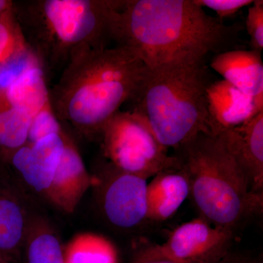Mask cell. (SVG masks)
<instances>
[{
	"label": "cell",
	"instance_id": "cell-1",
	"mask_svg": "<svg viewBox=\"0 0 263 263\" xmlns=\"http://www.w3.org/2000/svg\"><path fill=\"white\" fill-rule=\"evenodd\" d=\"M240 29L209 15L195 0H124L115 41L156 70L206 62L233 49Z\"/></svg>",
	"mask_w": 263,
	"mask_h": 263
},
{
	"label": "cell",
	"instance_id": "cell-2",
	"mask_svg": "<svg viewBox=\"0 0 263 263\" xmlns=\"http://www.w3.org/2000/svg\"><path fill=\"white\" fill-rule=\"evenodd\" d=\"M148 70L127 46L86 50L65 66L49 91L52 108L60 122L100 138L110 118L134 98Z\"/></svg>",
	"mask_w": 263,
	"mask_h": 263
},
{
	"label": "cell",
	"instance_id": "cell-3",
	"mask_svg": "<svg viewBox=\"0 0 263 263\" xmlns=\"http://www.w3.org/2000/svg\"><path fill=\"white\" fill-rule=\"evenodd\" d=\"M122 0H32L13 3L24 39L43 68L65 66L89 49L115 41Z\"/></svg>",
	"mask_w": 263,
	"mask_h": 263
},
{
	"label": "cell",
	"instance_id": "cell-4",
	"mask_svg": "<svg viewBox=\"0 0 263 263\" xmlns=\"http://www.w3.org/2000/svg\"><path fill=\"white\" fill-rule=\"evenodd\" d=\"M175 151L190 184V197L200 217L236 232L262 210L263 195L248 181L218 137L200 133Z\"/></svg>",
	"mask_w": 263,
	"mask_h": 263
},
{
	"label": "cell",
	"instance_id": "cell-5",
	"mask_svg": "<svg viewBox=\"0 0 263 263\" xmlns=\"http://www.w3.org/2000/svg\"><path fill=\"white\" fill-rule=\"evenodd\" d=\"M212 81L206 62L148 69L130 100L131 112L144 120L164 148L177 149L207 133L206 89Z\"/></svg>",
	"mask_w": 263,
	"mask_h": 263
},
{
	"label": "cell",
	"instance_id": "cell-6",
	"mask_svg": "<svg viewBox=\"0 0 263 263\" xmlns=\"http://www.w3.org/2000/svg\"><path fill=\"white\" fill-rule=\"evenodd\" d=\"M102 150L117 168L148 180L176 162L167 154L142 118L131 111H118L105 124Z\"/></svg>",
	"mask_w": 263,
	"mask_h": 263
},
{
	"label": "cell",
	"instance_id": "cell-7",
	"mask_svg": "<svg viewBox=\"0 0 263 263\" xmlns=\"http://www.w3.org/2000/svg\"><path fill=\"white\" fill-rule=\"evenodd\" d=\"M147 183L146 179L124 172L108 162L104 164L93 185L100 212L110 226L133 231L148 221Z\"/></svg>",
	"mask_w": 263,
	"mask_h": 263
},
{
	"label": "cell",
	"instance_id": "cell-8",
	"mask_svg": "<svg viewBox=\"0 0 263 263\" xmlns=\"http://www.w3.org/2000/svg\"><path fill=\"white\" fill-rule=\"evenodd\" d=\"M235 234L198 216L175 228L162 245L146 247L180 263H217L231 251Z\"/></svg>",
	"mask_w": 263,
	"mask_h": 263
},
{
	"label": "cell",
	"instance_id": "cell-9",
	"mask_svg": "<svg viewBox=\"0 0 263 263\" xmlns=\"http://www.w3.org/2000/svg\"><path fill=\"white\" fill-rule=\"evenodd\" d=\"M68 135L51 134L5 157L33 191L46 196L61 162Z\"/></svg>",
	"mask_w": 263,
	"mask_h": 263
},
{
	"label": "cell",
	"instance_id": "cell-10",
	"mask_svg": "<svg viewBox=\"0 0 263 263\" xmlns=\"http://www.w3.org/2000/svg\"><path fill=\"white\" fill-rule=\"evenodd\" d=\"M262 110L263 100L248 96L223 79L208 86L206 128L213 136L245 124Z\"/></svg>",
	"mask_w": 263,
	"mask_h": 263
},
{
	"label": "cell",
	"instance_id": "cell-11",
	"mask_svg": "<svg viewBox=\"0 0 263 263\" xmlns=\"http://www.w3.org/2000/svg\"><path fill=\"white\" fill-rule=\"evenodd\" d=\"M216 137L245 175L250 191L263 195V110Z\"/></svg>",
	"mask_w": 263,
	"mask_h": 263
},
{
	"label": "cell",
	"instance_id": "cell-12",
	"mask_svg": "<svg viewBox=\"0 0 263 263\" xmlns=\"http://www.w3.org/2000/svg\"><path fill=\"white\" fill-rule=\"evenodd\" d=\"M93 183L94 177L86 168L77 146L67 136L61 162L45 197L57 209L71 214Z\"/></svg>",
	"mask_w": 263,
	"mask_h": 263
},
{
	"label": "cell",
	"instance_id": "cell-13",
	"mask_svg": "<svg viewBox=\"0 0 263 263\" xmlns=\"http://www.w3.org/2000/svg\"><path fill=\"white\" fill-rule=\"evenodd\" d=\"M30 216L18 189L0 174V254L10 262L24 249Z\"/></svg>",
	"mask_w": 263,
	"mask_h": 263
},
{
	"label": "cell",
	"instance_id": "cell-14",
	"mask_svg": "<svg viewBox=\"0 0 263 263\" xmlns=\"http://www.w3.org/2000/svg\"><path fill=\"white\" fill-rule=\"evenodd\" d=\"M189 197L190 184L187 177L176 157L174 164L156 174L147 183L148 221L162 222L167 220L176 214Z\"/></svg>",
	"mask_w": 263,
	"mask_h": 263
},
{
	"label": "cell",
	"instance_id": "cell-15",
	"mask_svg": "<svg viewBox=\"0 0 263 263\" xmlns=\"http://www.w3.org/2000/svg\"><path fill=\"white\" fill-rule=\"evenodd\" d=\"M210 67L242 92L263 100V62L261 52L231 49L212 57Z\"/></svg>",
	"mask_w": 263,
	"mask_h": 263
},
{
	"label": "cell",
	"instance_id": "cell-16",
	"mask_svg": "<svg viewBox=\"0 0 263 263\" xmlns=\"http://www.w3.org/2000/svg\"><path fill=\"white\" fill-rule=\"evenodd\" d=\"M3 96L10 105L33 117L50 102L44 69L39 60L24 69L7 87Z\"/></svg>",
	"mask_w": 263,
	"mask_h": 263
},
{
	"label": "cell",
	"instance_id": "cell-17",
	"mask_svg": "<svg viewBox=\"0 0 263 263\" xmlns=\"http://www.w3.org/2000/svg\"><path fill=\"white\" fill-rule=\"evenodd\" d=\"M24 249L27 263H65L60 237L43 216L31 214Z\"/></svg>",
	"mask_w": 263,
	"mask_h": 263
},
{
	"label": "cell",
	"instance_id": "cell-18",
	"mask_svg": "<svg viewBox=\"0 0 263 263\" xmlns=\"http://www.w3.org/2000/svg\"><path fill=\"white\" fill-rule=\"evenodd\" d=\"M65 263H118L117 249L111 240L98 233H81L64 247Z\"/></svg>",
	"mask_w": 263,
	"mask_h": 263
},
{
	"label": "cell",
	"instance_id": "cell-19",
	"mask_svg": "<svg viewBox=\"0 0 263 263\" xmlns=\"http://www.w3.org/2000/svg\"><path fill=\"white\" fill-rule=\"evenodd\" d=\"M32 119L28 114L10 105L0 95V152L4 158L27 143Z\"/></svg>",
	"mask_w": 263,
	"mask_h": 263
},
{
	"label": "cell",
	"instance_id": "cell-20",
	"mask_svg": "<svg viewBox=\"0 0 263 263\" xmlns=\"http://www.w3.org/2000/svg\"><path fill=\"white\" fill-rule=\"evenodd\" d=\"M29 49L12 6L0 15V65Z\"/></svg>",
	"mask_w": 263,
	"mask_h": 263
},
{
	"label": "cell",
	"instance_id": "cell-21",
	"mask_svg": "<svg viewBox=\"0 0 263 263\" xmlns=\"http://www.w3.org/2000/svg\"><path fill=\"white\" fill-rule=\"evenodd\" d=\"M65 133L50 101L32 117L26 144H33L49 135H62Z\"/></svg>",
	"mask_w": 263,
	"mask_h": 263
},
{
	"label": "cell",
	"instance_id": "cell-22",
	"mask_svg": "<svg viewBox=\"0 0 263 263\" xmlns=\"http://www.w3.org/2000/svg\"><path fill=\"white\" fill-rule=\"evenodd\" d=\"M246 29L250 37L252 50L262 52L263 48V1L255 0L249 7L246 18Z\"/></svg>",
	"mask_w": 263,
	"mask_h": 263
},
{
	"label": "cell",
	"instance_id": "cell-23",
	"mask_svg": "<svg viewBox=\"0 0 263 263\" xmlns=\"http://www.w3.org/2000/svg\"><path fill=\"white\" fill-rule=\"evenodd\" d=\"M202 8L215 12L220 18H229L254 3L252 0H195Z\"/></svg>",
	"mask_w": 263,
	"mask_h": 263
},
{
	"label": "cell",
	"instance_id": "cell-24",
	"mask_svg": "<svg viewBox=\"0 0 263 263\" xmlns=\"http://www.w3.org/2000/svg\"><path fill=\"white\" fill-rule=\"evenodd\" d=\"M132 263H180L151 252L146 246L137 250Z\"/></svg>",
	"mask_w": 263,
	"mask_h": 263
},
{
	"label": "cell",
	"instance_id": "cell-25",
	"mask_svg": "<svg viewBox=\"0 0 263 263\" xmlns=\"http://www.w3.org/2000/svg\"><path fill=\"white\" fill-rule=\"evenodd\" d=\"M217 263H262L258 259L245 254L230 252Z\"/></svg>",
	"mask_w": 263,
	"mask_h": 263
},
{
	"label": "cell",
	"instance_id": "cell-26",
	"mask_svg": "<svg viewBox=\"0 0 263 263\" xmlns=\"http://www.w3.org/2000/svg\"><path fill=\"white\" fill-rule=\"evenodd\" d=\"M13 2L10 0H0V15L13 6Z\"/></svg>",
	"mask_w": 263,
	"mask_h": 263
},
{
	"label": "cell",
	"instance_id": "cell-27",
	"mask_svg": "<svg viewBox=\"0 0 263 263\" xmlns=\"http://www.w3.org/2000/svg\"><path fill=\"white\" fill-rule=\"evenodd\" d=\"M0 263H11L10 261H8V259L5 258L3 255L0 254Z\"/></svg>",
	"mask_w": 263,
	"mask_h": 263
}]
</instances>
